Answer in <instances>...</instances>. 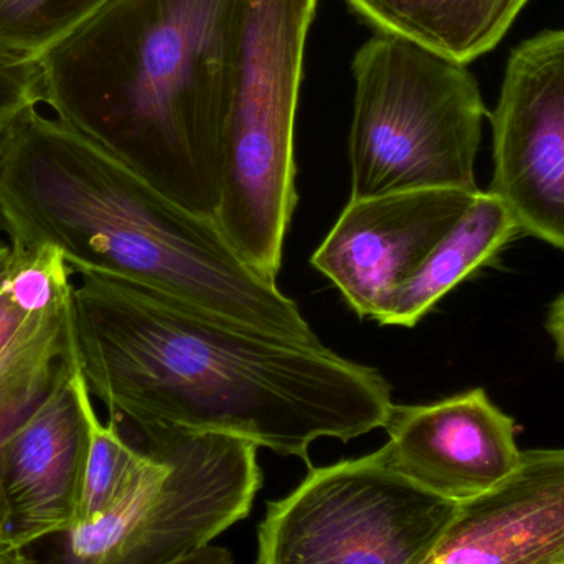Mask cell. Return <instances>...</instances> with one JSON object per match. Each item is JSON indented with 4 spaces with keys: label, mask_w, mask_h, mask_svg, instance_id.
I'll return each instance as SVG.
<instances>
[{
    "label": "cell",
    "mask_w": 564,
    "mask_h": 564,
    "mask_svg": "<svg viewBox=\"0 0 564 564\" xmlns=\"http://www.w3.org/2000/svg\"><path fill=\"white\" fill-rule=\"evenodd\" d=\"M151 464V454L131 443L115 421L105 426L96 420L76 525L99 519L128 499Z\"/></svg>",
    "instance_id": "2e32d148"
},
{
    "label": "cell",
    "mask_w": 564,
    "mask_h": 564,
    "mask_svg": "<svg viewBox=\"0 0 564 564\" xmlns=\"http://www.w3.org/2000/svg\"><path fill=\"white\" fill-rule=\"evenodd\" d=\"M375 453L414 486L454 503L482 496L519 464L516 421L482 388L431 404H393Z\"/></svg>",
    "instance_id": "8fae6325"
},
{
    "label": "cell",
    "mask_w": 564,
    "mask_h": 564,
    "mask_svg": "<svg viewBox=\"0 0 564 564\" xmlns=\"http://www.w3.org/2000/svg\"><path fill=\"white\" fill-rule=\"evenodd\" d=\"M152 456L138 489L99 519L50 536L40 564H175L247 519L263 476L240 437L111 417Z\"/></svg>",
    "instance_id": "8992f818"
},
{
    "label": "cell",
    "mask_w": 564,
    "mask_h": 564,
    "mask_svg": "<svg viewBox=\"0 0 564 564\" xmlns=\"http://www.w3.org/2000/svg\"><path fill=\"white\" fill-rule=\"evenodd\" d=\"M490 119V192L520 234L564 251V29L513 50Z\"/></svg>",
    "instance_id": "ba28073f"
},
{
    "label": "cell",
    "mask_w": 564,
    "mask_h": 564,
    "mask_svg": "<svg viewBox=\"0 0 564 564\" xmlns=\"http://www.w3.org/2000/svg\"><path fill=\"white\" fill-rule=\"evenodd\" d=\"M245 0H108L46 50L42 102L152 187L214 218Z\"/></svg>",
    "instance_id": "3957f363"
},
{
    "label": "cell",
    "mask_w": 564,
    "mask_h": 564,
    "mask_svg": "<svg viewBox=\"0 0 564 564\" xmlns=\"http://www.w3.org/2000/svg\"><path fill=\"white\" fill-rule=\"evenodd\" d=\"M351 73L350 198L479 191L486 108L466 65L378 33L355 53Z\"/></svg>",
    "instance_id": "5b68a950"
},
{
    "label": "cell",
    "mask_w": 564,
    "mask_h": 564,
    "mask_svg": "<svg viewBox=\"0 0 564 564\" xmlns=\"http://www.w3.org/2000/svg\"><path fill=\"white\" fill-rule=\"evenodd\" d=\"M72 273L53 248L0 243V416L30 403L72 348Z\"/></svg>",
    "instance_id": "4fadbf2b"
},
{
    "label": "cell",
    "mask_w": 564,
    "mask_h": 564,
    "mask_svg": "<svg viewBox=\"0 0 564 564\" xmlns=\"http://www.w3.org/2000/svg\"><path fill=\"white\" fill-rule=\"evenodd\" d=\"M75 350L109 416L250 441L311 464L318 440L383 427L391 387L373 367L215 317L99 274L73 288Z\"/></svg>",
    "instance_id": "6da1fadb"
},
{
    "label": "cell",
    "mask_w": 564,
    "mask_h": 564,
    "mask_svg": "<svg viewBox=\"0 0 564 564\" xmlns=\"http://www.w3.org/2000/svg\"><path fill=\"white\" fill-rule=\"evenodd\" d=\"M0 564H40L39 560L17 550H0Z\"/></svg>",
    "instance_id": "44dd1931"
},
{
    "label": "cell",
    "mask_w": 564,
    "mask_h": 564,
    "mask_svg": "<svg viewBox=\"0 0 564 564\" xmlns=\"http://www.w3.org/2000/svg\"><path fill=\"white\" fill-rule=\"evenodd\" d=\"M546 328L555 341L556 355L564 360V292L553 302L546 318Z\"/></svg>",
    "instance_id": "d6986e66"
},
{
    "label": "cell",
    "mask_w": 564,
    "mask_h": 564,
    "mask_svg": "<svg viewBox=\"0 0 564 564\" xmlns=\"http://www.w3.org/2000/svg\"><path fill=\"white\" fill-rule=\"evenodd\" d=\"M0 224L10 243L53 248L73 273L128 282L254 330L322 344L297 304L241 260L214 218L172 200L36 106L17 116L0 141Z\"/></svg>",
    "instance_id": "7a4b0ae2"
},
{
    "label": "cell",
    "mask_w": 564,
    "mask_h": 564,
    "mask_svg": "<svg viewBox=\"0 0 564 564\" xmlns=\"http://www.w3.org/2000/svg\"><path fill=\"white\" fill-rule=\"evenodd\" d=\"M479 192V191H477ZM477 192L411 191L350 198L311 264L360 318H375L453 230Z\"/></svg>",
    "instance_id": "30bf717a"
},
{
    "label": "cell",
    "mask_w": 564,
    "mask_h": 564,
    "mask_svg": "<svg viewBox=\"0 0 564 564\" xmlns=\"http://www.w3.org/2000/svg\"><path fill=\"white\" fill-rule=\"evenodd\" d=\"M42 102L39 63L0 55V141L17 116Z\"/></svg>",
    "instance_id": "ac0fdd59"
},
{
    "label": "cell",
    "mask_w": 564,
    "mask_h": 564,
    "mask_svg": "<svg viewBox=\"0 0 564 564\" xmlns=\"http://www.w3.org/2000/svg\"><path fill=\"white\" fill-rule=\"evenodd\" d=\"M383 35L410 40L460 65L492 52L529 0H347Z\"/></svg>",
    "instance_id": "9a60e30c"
},
{
    "label": "cell",
    "mask_w": 564,
    "mask_h": 564,
    "mask_svg": "<svg viewBox=\"0 0 564 564\" xmlns=\"http://www.w3.org/2000/svg\"><path fill=\"white\" fill-rule=\"evenodd\" d=\"M75 340L45 390L22 411L3 449L9 550L68 532L78 522L95 408Z\"/></svg>",
    "instance_id": "9c48e42d"
},
{
    "label": "cell",
    "mask_w": 564,
    "mask_h": 564,
    "mask_svg": "<svg viewBox=\"0 0 564 564\" xmlns=\"http://www.w3.org/2000/svg\"><path fill=\"white\" fill-rule=\"evenodd\" d=\"M519 234L507 205L490 191L477 192L463 218L433 248L416 273L390 295L375 322L414 327L441 299L489 264Z\"/></svg>",
    "instance_id": "5bb4252c"
},
{
    "label": "cell",
    "mask_w": 564,
    "mask_h": 564,
    "mask_svg": "<svg viewBox=\"0 0 564 564\" xmlns=\"http://www.w3.org/2000/svg\"><path fill=\"white\" fill-rule=\"evenodd\" d=\"M424 564H564V449L522 451L502 482L459 503Z\"/></svg>",
    "instance_id": "7c38bea8"
},
{
    "label": "cell",
    "mask_w": 564,
    "mask_h": 564,
    "mask_svg": "<svg viewBox=\"0 0 564 564\" xmlns=\"http://www.w3.org/2000/svg\"><path fill=\"white\" fill-rule=\"evenodd\" d=\"M317 0H245L221 132L215 221L241 260L276 282L297 207L295 116Z\"/></svg>",
    "instance_id": "277c9868"
},
{
    "label": "cell",
    "mask_w": 564,
    "mask_h": 564,
    "mask_svg": "<svg viewBox=\"0 0 564 564\" xmlns=\"http://www.w3.org/2000/svg\"><path fill=\"white\" fill-rule=\"evenodd\" d=\"M457 507L375 453L311 467L294 492L268 506L258 564H424Z\"/></svg>",
    "instance_id": "52a82bcc"
},
{
    "label": "cell",
    "mask_w": 564,
    "mask_h": 564,
    "mask_svg": "<svg viewBox=\"0 0 564 564\" xmlns=\"http://www.w3.org/2000/svg\"><path fill=\"white\" fill-rule=\"evenodd\" d=\"M108 0H0V55L35 62Z\"/></svg>",
    "instance_id": "e0dca14e"
},
{
    "label": "cell",
    "mask_w": 564,
    "mask_h": 564,
    "mask_svg": "<svg viewBox=\"0 0 564 564\" xmlns=\"http://www.w3.org/2000/svg\"><path fill=\"white\" fill-rule=\"evenodd\" d=\"M175 564H234V556L224 546L208 545L207 549Z\"/></svg>",
    "instance_id": "ffe728a7"
}]
</instances>
